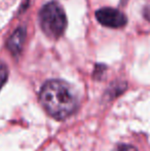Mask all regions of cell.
Masks as SVG:
<instances>
[{
	"mask_svg": "<svg viewBox=\"0 0 150 151\" xmlns=\"http://www.w3.org/2000/svg\"><path fill=\"white\" fill-rule=\"evenodd\" d=\"M39 100L52 117L65 119L77 109V97L67 82L59 79L46 81L41 88Z\"/></svg>",
	"mask_w": 150,
	"mask_h": 151,
	"instance_id": "1",
	"label": "cell"
},
{
	"mask_svg": "<svg viewBox=\"0 0 150 151\" xmlns=\"http://www.w3.org/2000/svg\"><path fill=\"white\" fill-rule=\"evenodd\" d=\"M41 29L52 39L63 35L67 27V18L63 7L57 1H50L41 8L39 12Z\"/></svg>",
	"mask_w": 150,
	"mask_h": 151,
	"instance_id": "2",
	"label": "cell"
},
{
	"mask_svg": "<svg viewBox=\"0 0 150 151\" xmlns=\"http://www.w3.org/2000/svg\"><path fill=\"white\" fill-rule=\"evenodd\" d=\"M96 18L103 26L109 28H121L126 26V18L120 10L111 7H104L96 12Z\"/></svg>",
	"mask_w": 150,
	"mask_h": 151,
	"instance_id": "3",
	"label": "cell"
},
{
	"mask_svg": "<svg viewBox=\"0 0 150 151\" xmlns=\"http://www.w3.org/2000/svg\"><path fill=\"white\" fill-rule=\"evenodd\" d=\"M25 38H26V30L25 28H19L14 32L7 41V47L12 55L17 56L21 52L24 45Z\"/></svg>",
	"mask_w": 150,
	"mask_h": 151,
	"instance_id": "4",
	"label": "cell"
},
{
	"mask_svg": "<svg viewBox=\"0 0 150 151\" xmlns=\"http://www.w3.org/2000/svg\"><path fill=\"white\" fill-rule=\"evenodd\" d=\"M8 77V69L3 62H0V90L5 84Z\"/></svg>",
	"mask_w": 150,
	"mask_h": 151,
	"instance_id": "5",
	"label": "cell"
},
{
	"mask_svg": "<svg viewBox=\"0 0 150 151\" xmlns=\"http://www.w3.org/2000/svg\"><path fill=\"white\" fill-rule=\"evenodd\" d=\"M114 151H138L135 147L131 145H126V144H120L114 149Z\"/></svg>",
	"mask_w": 150,
	"mask_h": 151,
	"instance_id": "6",
	"label": "cell"
}]
</instances>
